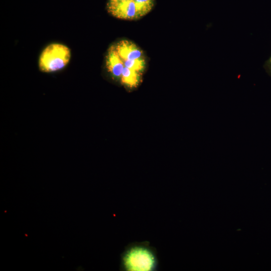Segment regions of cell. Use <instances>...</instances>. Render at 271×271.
Segmentation results:
<instances>
[{"mask_svg":"<svg viewBox=\"0 0 271 271\" xmlns=\"http://www.w3.org/2000/svg\"><path fill=\"white\" fill-rule=\"evenodd\" d=\"M159 268L157 250L148 241L128 244L120 255V270L156 271Z\"/></svg>","mask_w":271,"mask_h":271,"instance_id":"cell-1","label":"cell"},{"mask_svg":"<svg viewBox=\"0 0 271 271\" xmlns=\"http://www.w3.org/2000/svg\"><path fill=\"white\" fill-rule=\"evenodd\" d=\"M155 4V0H107L106 10L115 18L134 21L148 14Z\"/></svg>","mask_w":271,"mask_h":271,"instance_id":"cell-2","label":"cell"},{"mask_svg":"<svg viewBox=\"0 0 271 271\" xmlns=\"http://www.w3.org/2000/svg\"><path fill=\"white\" fill-rule=\"evenodd\" d=\"M71 57L69 48L62 44L52 43L42 52L39 59V67L43 72H52L63 69Z\"/></svg>","mask_w":271,"mask_h":271,"instance_id":"cell-3","label":"cell"},{"mask_svg":"<svg viewBox=\"0 0 271 271\" xmlns=\"http://www.w3.org/2000/svg\"><path fill=\"white\" fill-rule=\"evenodd\" d=\"M114 46L118 55L123 60H146L143 50L131 41L122 39L114 44Z\"/></svg>","mask_w":271,"mask_h":271,"instance_id":"cell-4","label":"cell"},{"mask_svg":"<svg viewBox=\"0 0 271 271\" xmlns=\"http://www.w3.org/2000/svg\"><path fill=\"white\" fill-rule=\"evenodd\" d=\"M105 66L107 71L114 79L120 80L124 66L115 49L114 44L111 45L107 49L105 57Z\"/></svg>","mask_w":271,"mask_h":271,"instance_id":"cell-5","label":"cell"},{"mask_svg":"<svg viewBox=\"0 0 271 271\" xmlns=\"http://www.w3.org/2000/svg\"><path fill=\"white\" fill-rule=\"evenodd\" d=\"M142 75V74L137 71L124 67L120 81L127 88H135L141 82Z\"/></svg>","mask_w":271,"mask_h":271,"instance_id":"cell-6","label":"cell"},{"mask_svg":"<svg viewBox=\"0 0 271 271\" xmlns=\"http://www.w3.org/2000/svg\"><path fill=\"white\" fill-rule=\"evenodd\" d=\"M269 65H270V68H271V57L269 59Z\"/></svg>","mask_w":271,"mask_h":271,"instance_id":"cell-7","label":"cell"}]
</instances>
